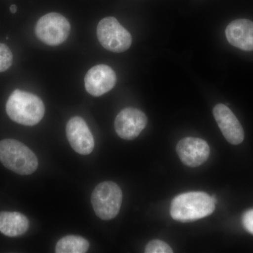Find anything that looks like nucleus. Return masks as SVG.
<instances>
[{"mask_svg": "<svg viewBox=\"0 0 253 253\" xmlns=\"http://www.w3.org/2000/svg\"><path fill=\"white\" fill-rule=\"evenodd\" d=\"M215 209L212 196L202 191L178 195L172 200L170 214L174 220L188 222L211 215Z\"/></svg>", "mask_w": 253, "mask_h": 253, "instance_id": "f257e3e1", "label": "nucleus"}, {"mask_svg": "<svg viewBox=\"0 0 253 253\" xmlns=\"http://www.w3.org/2000/svg\"><path fill=\"white\" fill-rule=\"evenodd\" d=\"M6 111L14 122L25 126H33L44 117L45 107L39 96L16 89L8 99Z\"/></svg>", "mask_w": 253, "mask_h": 253, "instance_id": "f03ea898", "label": "nucleus"}, {"mask_svg": "<svg viewBox=\"0 0 253 253\" xmlns=\"http://www.w3.org/2000/svg\"><path fill=\"white\" fill-rule=\"evenodd\" d=\"M0 162L21 175L31 174L38 167V158L34 153L23 143L11 139L0 141Z\"/></svg>", "mask_w": 253, "mask_h": 253, "instance_id": "7ed1b4c3", "label": "nucleus"}, {"mask_svg": "<svg viewBox=\"0 0 253 253\" xmlns=\"http://www.w3.org/2000/svg\"><path fill=\"white\" fill-rule=\"evenodd\" d=\"M91 205L96 215L103 220L116 217L123 202V192L113 181H104L95 187L91 197Z\"/></svg>", "mask_w": 253, "mask_h": 253, "instance_id": "20e7f679", "label": "nucleus"}, {"mask_svg": "<svg viewBox=\"0 0 253 253\" xmlns=\"http://www.w3.org/2000/svg\"><path fill=\"white\" fill-rule=\"evenodd\" d=\"M96 35L100 44L112 52L121 53L130 47L131 34L114 17H106L99 21Z\"/></svg>", "mask_w": 253, "mask_h": 253, "instance_id": "39448f33", "label": "nucleus"}, {"mask_svg": "<svg viewBox=\"0 0 253 253\" xmlns=\"http://www.w3.org/2000/svg\"><path fill=\"white\" fill-rule=\"evenodd\" d=\"M71 24L67 18L59 13L51 12L40 18L36 26L37 38L44 44L57 46L69 36Z\"/></svg>", "mask_w": 253, "mask_h": 253, "instance_id": "423d86ee", "label": "nucleus"}, {"mask_svg": "<svg viewBox=\"0 0 253 253\" xmlns=\"http://www.w3.org/2000/svg\"><path fill=\"white\" fill-rule=\"evenodd\" d=\"M147 124V117L140 110L126 108L122 110L115 120V129L120 137L132 140L140 134Z\"/></svg>", "mask_w": 253, "mask_h": 253, "instance_id": "0eeeda50", "label": "nucleus"}, {"mask_svg": "<svg viewBox=\"0 0 253 253\" xmlns=\"http://www.w3.org/2000/svg\"><path fill=\"white\" fill-rule=\"evenodd\" d=\"M66 136L71 147L78 154L88 155L94 150V136L83 118L76 116L68 121Z\"/></svg>", "mask_w": 253, "mask_h": 253, "instance_id": "6e6552de", "label": "nucleus"}, {"mask_svg": "<svg viewBox=\"0 0 253 253\" xmlns=\"http://www.w3.org/2000/svg\"><path fill=\"white\" fill-rule=\"evenodd\" d=\"M117 81L116 73L107 65L99 64L90 68L84 77L86 91L94 96L109 92Z\"/></svg>", "mask_w": 253, "mask_h": 253, "instance_id": "1a4fd4ad", "label": "nucleus"}, {"mask_svg": "<svg viewBox=\"0 0 253 253\" xmlns=\"http://www.w3.org/2000/svg\"><path fill=\"white\" fill-rule=\"evenodd\" d=\"M176 151L181 162L191 168L204 164L210 156L209 145L200 138H184L176 145Z\"/></svg>", "mask_w": 253, "mask_h": 253, "instance_id": "9d476101", "label": "nucleus"}, {"mask_svg": "<svg viewBox=\"0 0 253 253\" xmlns=\"http://www.w3.org/2000/svg\"><path fill=\"white\" fill-rule=\"evenodd\" d=\"M213 115L228 142L237 145L244 139V131L234 113L226 105L219 104L213 109Z\"/></svg>", "mask_w": 253, "mask_h": 253, "instance_id": "9b49d317", "label": "nucleus"}, {"mask_svg": "<svg viewBox=\"0 0 253 253\" xmlns=\"http://www.w3.org/2000/svg\"><path fill=\"white\" fill-rule=\"evenodd\" d=\"M228 42L244 51H253V22L249 19H236L226 28Z\"/></svg>", "mask_w": 253, "mask_h": 253, "instance_id": "f8f14e48", "label": "nucleus"}, {"mask_svg": "<svg viewBox=\"0 0 253 253\" xmlns=\"http://www.w3.org/2000/svg\"><path fill=\"white\" fill-rule=\"evenodd\" d=\"M29 227L28 218L18 212H0V232L9 237L23 235Z\"/></svg>", "mask_w": 253, "mask_h": 253, "instance_id": "ddd939ff", "label": "nucleus"}, {"mask_svg": "<svg viewBox=\"0 0 253 253\" xmlns=\"http://www.w3.org/2000/svg\"><path fill=\"white\" fill-rule=\"evenodd\" d=\"M89 243L84 238L69 235L59 240L56 246L57 253H84L88 251Z\"/></svg>", "mask_w": 253, "mask_h": 253, "instance_id": "4468645a", "label": "nucleus"}, {"mask_svg": "<svg viewBox=\"0 0 253 253\" xmlns=\"http://www.w3.org/2000/svg\"><path fill=\"white\" fill-rule=\"evenodd\" d=\"M13 62V55L6 44L0 43V73L7 71Z\"/></svg>", "mask_w": 253, "mask_h": 253, "instance_id": "2eb2a0df", "label": "nucleus"}, {"mask_svg": "<svg viewBox=\"0 0 253 253\" xmlns=\"http://www.w3.org/2000/svg\"><path fill=\"white\" fill-rule=\"evenodd\" d=\"M146 253H172V248L161 240H153L150 241L145 249Z\"/></svg>", "mask_w": 253, "mask_h": 253, "instance_id": "dca6fc26", "label": "nucleus"}, {"mask_svg": "<svg viewBox=\"0 0 253 253\" xmlns=\"http://www.w3.org/2000/svg\"><path fill=\"white\" fill-rule=\"evenodd\" d=\"M242 223L246 230L253 235V209L249 210L244 213Z\"/></svg>", "mask_w": 253, "mask_h": 253, "instance_id": "f3484780", "label": "nucleus"}, {"mask_svg": "<svg viewBox=\"0 0 253 253\" xmlns=\"http://www.w3.org/2000/svg\"><path fill=\"white\" fill-rule=\"evenodd\" d=\"M10 11H11V12L12 13V14H15V13L17 11V6L15 4L11 5V6H10Z\"/></svg>", "mask_w": 253, "mask_h": 253, "instance_id": "a211bd4d", "label": "nucleus"}]
</instances>
